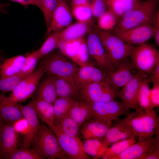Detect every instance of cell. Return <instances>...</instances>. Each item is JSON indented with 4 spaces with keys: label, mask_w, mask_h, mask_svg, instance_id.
I'll return each instance as SVG.
<instances>
[{
    "label": "cell",
    "mask_w": 159,
    "mask_h": 159,
    "mask_svg": "<svg viewBox=\"0 0 159 159\" xmlns=\"http://www.w3.org/2000/svg\"><path fill=\"white\" fill-rule=\"evenodd\" d=\"M125 115L124 118L116 120L117 122L130 131L138 139L153 138L156 128L159 125V116L154 109L135 110Z\"/></svg>",
    "instance_id": "6da1fadb"
},
{
    "label": "cell",
    "mask_w": 159,
    "mask_h": 159,
    "mask_svg": "<svg viewBox=\"0 0 159 159\" xmlns=\"http://www.w3.org/2000/svg\"><path fill=\"white\" fill-rule=\"evenodd\" d=\"M158 3L159 0L139 1L119 19L113 30L124 31L143 25H153Z\"/></svg>",
    "instance_id": "7a4b0ae2"
},
{
    "label": "cell",
    "mask_w": 159,
    "mask_h": 159,
    "mask_svg": "<svg viewBox=\"0 0 159 159\" xmlns=\"http://www.w3.org/2000/svg\"><path fill=\"white\" fill-rule=\"evenodd\" d=\"M52 132L49 127L41 124L32 140L31 148L44 159H68Z\"/></svg>",
    "instance_id": "3957f363"
},
{
    "label": "cell",
    "mask_w": 159,
    "mask_h": 159,
    "mask_svg": "<svg viewBox=\"0 0 159 159\" xmlns=\"http://www.w3.org/2000/svg\"><path fill=\"white\" fill-rule=\"evenodd\" d=\"M40 59L39 67L49 75L56 77L74 79L79 67L72 59L60 52H52Z\"/></svg>",
    "instance_id": "277c9868"
},
{
    "label": "cell",
    "mask_w": 159,
    "mask_h": 159,
    "mask_svg": "<svg viewBox=\"0 0 159 159\" xmlns=\"http://www.w3.org/2000/svg\"><path fill=\"white\" fill-rule=\"evenodd\" d=\"M45 72L41 67L24 77L10 95L6 97L0 106L2 107L25 101L30 98L36 90L40 81Z\"/></svg>",
    "instance_id": "5b68a950"
},
{
    "label": "cell",
    "mask_w": 159,
    "mask_h": 159,
    "mask_svg": "<svg viewBox=\"0 0 159 159\" xmlns=\"http://www.w3.org/2000/svg\"><path fill=\"white\" fill-rule=\"evenodd\" d=\"M133 69L150 75L159 62L158 51L153 46L145 43L134 46L129 57Z\"/></svg>",
    "instance_id": "8992f818"
},
{
    "label": "cell",
    "mask_w": 159,
    "mask_h": 159,
    "mask_svg": "<svg viewBox=\"0 0 159 159\" xmlns=\"http://www.w3.org/2000/svg\"><path fill=\"white\" fill-rule=\"evenodd\" d=\"M95 32L100 39L113 66L130 57L134 45L125 43L110 32L100 29Z\"/></svg>",
    "instance_id": "52a82bcc"
},
{
    "label": "cell",
    "mask_w": 159,
    "mask_h": 159,
    "mask_svg": "<svg viewBox=\"0 0 159 159\" xmlns=\"http://www.w3.org/2000/svg\"><path fill=\"white\" fill-rule=\"evenodd\" d=\"M118 90L107 81L93 83L79 90V100L90 104L112 101L118 95Z\"/></svg>",
    "instance_id": "ba28073f"
},
{
    "label": "cell",
    "mask_w": 159,
    "mask_h": 159,
    "mask_svg": "<svg viewBox=\"0 0 159 159\" xmlns=\"http://www.w3.org/2000/svg\"><path fill=\"white\" fill-rule=\"evenodd\" d=\"M92 112V119L108 123L116 120L125 115L130 108L123 102L114 100L90 104Z\"/></svg>",
    "instance_id": "9c48e42d"
},
{
    "label": "cell",
    "mask_w": 159,
    "mask_h": 159,
    "mask_svg": "<svg viewBox=\"0 0 159 159\" xmlns=\"http://www.w3.org/2000/svg\"><path fill=\"white\" fill-rule=\"evenodd\" d=\"M86 42L91 63L107 74L113 65L95 32L90 31Z\"/></svg>",
    "instance_id": "30bf717a"
},
{
    "label": "cell",
    "mask_w": 159,
    "mask_h": 159,
    "mask_svg": "<svg viewBox=\"0 0 159 159\" xmlns=\"http://www.w3.org/2000/svg\"><path fill=\"white\" fill-rule=\"evenodd\" d=\"M49 128L57 137L61 148L68 159L90 158V156L85 152L82 143L78 137L64 135L58 130L54 125Z\"/></svg>",
    "instance_id": "8fae6325"
},
{
    "label": "cell",
    "mask_w": 159,
    "mask_h": 159,
    "mask_svg": "<svg viewBox=\"0 0 159 159\" xmlns=\"http://www.w3.org/2000/svg\"><path fill=\"white\" fill-rule=\"evenodd\" d=\"M156 29L153 25H145L124 31L113 30L111 32L128 44L140 45L153 36Z\"/></svg>",
    "instance_id": "7c38bea8"
},
{
    "label": "cell",
    "mask_w": 159,
    "mask_h": 159,
    "mask_svg": "<svg viewBox=\"0 0 159 159\" xmlns=\"http://www.w3.org/2000/svg\"><path fill=\"white\" fill-rule=\"evenodd\" d=\"M133 68L129 57L114 65L107 74V81L118 90L123 87L132 79Z\"/></svg>",
    "instance_id": "4fadbf2b"
},
{
    "label": "cell",
    "mask_w": 159,
    "mask_h": 159,
    "mask_svg": "<svg viewBox=\"0 0 159 159\" xmlns=\"http://www.w3.org/2000/svg\"><path fill=\"white\" fill-rule=\"evenodd\" d=\"M107 74L91 63L79 67L74 80L80 90L90 84L107 81Z\"/></svg>",
    "instance_id": "5bb4252c"
},
{
    "label": "cell",
    "mask_w": 159,
    "mask_h": 159,
    "mask_svg": "<svg viewBox=\"0 0 159 159\" xmlns=\"http://www.w3.org/2000/svg\"><path fill=\"white\" fill-rule=\"evenodd\" d=\"M72 15L64 0H57L53 13L50 24L47 29L46 35L52 32L61 30L71 24Z\"/></svg>",
    "instance_id": "9a60e30c"
},
{
    "label": "cell",
    "mask_w": 159,
    "mask_h": 159,
    "mask_svg": "<svg viewBox=\"0 0 159 159\" xmlns=\"http://www.w3.org/2000/svg\"><path fill=\"white\" fill-rule=\"evenodd\" d=\"M136 71H133L132 78L123 87L119 92V96L130 109L139 110L142 109L140 106L138 99L140 83L142 78L146 74Z\"/></svg>",
    "instance_id": "2e32d148"
},
{
    "label": "cell",
    "mask_w": 159,
    "mask_h": 159,
    "mask_svg": "<svg viewBox=\"0 0 159 159\" xmlns=\"http://www.w3.org/2000/svg\"><path fill=\"white\" fill-rule=\"evenodd\" d=\"M22 111L24 117L27 121L28 128L25 137L21 141V148L29 149L31 148L32 140L41 124L31 101L23 106Z\"/></svg>",
    "instance_id": "e0dca14e"
},
{
    "label": "cell",
    "mask_w": 159,
    "mask_h": 159,
    "mask_svg": "<svg viewBox=\"0 0 159 159\" xmlns=\"http://www.w3.org/2000/svg\"><path fill=\"white\" fill-rule=\"evenodd\" d=\"M159 141V135L148 139H138L125 150L112 159H138L150 150L155 143Z\"/></svg>",
    "instance_id": "ac0fdd59"
},
{
    "label": "cell",
    "mask_w": 159,
    "mask_h": 159,
    "mask_svg": "<svg viewBox=\"0 0 159 159\" xmlns=\"http://www.w3.org/2000/svg\"><path fill=\"white\" fill-rule=\"evenodd\" d=\"M112 125V122L105 123L91 119L84 122L81 126V134L85 140L101 139L104 137Z\"/></svg>",
    "instance_id": "d6986e66"
},
{
    "label": "cell",
    "mask_w": 159,
    "mask_h": 159,
    "mask_svg": "<svg viewBox=\"0 0 159 159\" xmlns=\"http://www.w3.org/2000/svg\"><path fill=\"white\" fill-rule=\"evenodd\" d=\"M19 136L14 129L13 123L8 122L3 130L1 136L2 159L18 148L20 145Z\"/></svg>",
    "instance_id": "ffe728a7"
},
{
    "label": "cell",
    "mask_w": 159,
    "mask_h": 159,
    "mask_svg": "<svg viewBox=\"0 0 159 159\" xmlns=\"http://www.w3.org/2000/svg\"><path fill=\"white\" fill-rule=\"evenodd\" d=\"M53 76L58 97L79 100V90L73 78Z\"/></svg>",
    "instance_id": "44dd1931"
},
{
    "label": "cell",
    "mask_w": 159,
    "mask_h": 159,
    "mask_svg": "<svg viewBox=\"0 0 159 159\" xmlns=\"http://www.w3.org/2000/svg\"><path fill=\"white\" fill-rule=\"evenodd\" d=\"M137 137L121 124L117 122L108 130L101 139L108 147L115 143L130 138L137 139Z\"/></svg>",
    "instance_id": "7402d4cb"
},
{
    "label": "cell",
    "mask_w": 159,
    "mask_h": 159,
    "mask_svg": "<svg viewBox=\"0 0 159 159\" xmlns=\"http://www.w3.org/2000/svg\"><path fill=\"white\" fill-rule=\"evenodd\" d=\"M36 90L37 98L52 104L58 97L53 77L51 75L39 82Z\"/></svg>",
    "instance_id": "603a6c76"
},
{
    "label": "cell",
    "mask_w": 159,
    "mask_h": 159,
    "mask_svg": "<svg viewBox=\"0 0 159 159\" xmlns=\"http://www.w3.org/2000/svg\"><path fill=\"white\" fill-rule=\"evenodd\" d=\"M31 102L38 117L49 127L54 125L55 115L53 104L37 98Z\"/></svg>",
    "instance_id": "cb8c5ba5"
},
{
    "label": "cell",
    "mask_w": 159,
    "mask_h": 159,
    "mask_svg": "<svg viewBox=\"0 0 159 159\" xmlns=\"http://www.w3.org/2000/svg\"><path fill=\"white\" fill-rule=\"evenodd\" d=\"M54 123L55 127L62 134L78 137L80 127L76 122L68 115L55 117Z\"/></svg>",
    "instance_id": "d4e9b609"
},
{
    "label": "cell",
    "mask_w": 159,
    "mask_h": 159,
    "mask_svg": "<svg viewBox=\"0 0 159 159\" xmlns=\"http://www.w3.org/2000/svg\"><path fill=\"white\" fill-rule=\"evenodd\" d=\"M90 30L89 24L77 21L59 31L61 40L68 41L83 38Z\"/></svg>",
    "instance_id": "484cf974"
},
{
    "label": "cell",
    "mask_w": 159,
    "mask_h": 159,
    "mask_svg": "<svg viewBox=\"0 0 159 159\" xmlns=\"http://www.w3.org/2000/svg\"><path fill=\"white\" fill-rule=\"evenodd\" d=\"M68 115L77 123L79 127L86 121L92 119V112L90 104L77 100Z\"/></svg>",
    "instance_id": "4316f807"
},
{
    "label": "cell",
    "mask_w": 159,
    "mask_h": 159,
    "mask_svg": "<svg viewBox=\"0 0 159 159\" xmlns=\"http://www.w3.org/2000/svg\"><path fill=\"white\" fill-rule=\"evenodd\" d=\"M25 58V57L19 55L5 59L1 66L0 78H4L19 73L23 66Z\"/></svg>",
    "instance_id": "83f0119b"
},
{
    "label": "cell",
    "mask_w": 159,
    "mask_h": 159,
    "mask_svg": "<svg viewBox=\"0 0 159 159\" xmlns=\"http://www.w3.org/2000/svg\"><path fill=\"white\" fill-rule=\"evenodd\" d=\"M150 82L149 77L145 75L141 79L139 84L138 99L140 108L145 110H150L154 109L150 97V88L149 83Z\"/></svg>",
    "instance_id": "f1b7e54d"
},
{
    "label": "cell",
    "mask_w": 159,
    "mask_h": 159,
    "mask_svg": "<svg viewBox=\"0 0 159 159\" xmlns=\"http://www.w3.org/2000/svg\"><path fill=\"white\" fill-rule=\"evenodd\" d=\"M82 143L85 152L94 159L101 158L108 147L101 139H99L85 140Z\"/></svg>",
    "instance_id": "f546056e"
},
{
    "label": "cell",
    "mask_w": 159,
    "mask_h": 159,
    "mask_svg": "<svg viewBox=\"0 0 159 159\" xmlns=\"http://www.w3.org/2000/svg\"><path fill=\"white\" fill-rule=\"evenodd\" d=\"M59 31L53 32L47 36L46 40L41 47L35 51L39 60L58 48L61 41Z\"/></svg>",
    "instance_id": "4dcf8cb0"
},
{
    "label": "cell",
    "mask_w": 159,
    "mask_h": 159,
    "mask_svg": "<svg viewBox=\"0 0 159 159\" xmlns=\"http://www.w3.org/2000/svg\"><path fill=\"white\" fill-rule=\"evenodd\" d=\"M22 107L19 102L3 106L0 108V116L9 122L13 123L24 117Z\"/></svg>",
    "instance_id": "1f68e13d"
},
{
    "label": "cell",
    "mask_w": 159,
    "mask_h": 159,
    "mask_svg": "<svg viewBox=\"0 0 159 159\" xmlns=\"http://www.w3.org/2000/svg\"><path fill=\"white\" fill-rule=\"evenodd\" d=\"M136 141L135 139L130 138L114 143L107 148L101 158L112 159L114 157L123 152Z\"/></svg>",
    "instance_id": "d6a6232c"
},
{
    "label": "cell",
    "mask_w": 159,
    "mask_h": 159,
    "mask_svg": "<svg viewBox=\"0 0 159 159\" xmlns=\"http://www.w3.org/2000/svg\"><path fill=\"white\" fill-rule=\"evenodd\" d=\"M71 12L77 21L88 24L92 21L93 17L90 2L71 8Z\"/></svg>",
    "instance_id": "836d02e7"
},
{
    "label": "cell",
    "mask_w": 159,
    "mask_h": 159,
    "mask_svg": "<svg viewBox=\"0 0 159 159\" xmlns=\"http://www.w3.org/2000/svg\"><path fill=\"white\" fill-rule=\"evenodd\" d=\"M119 19L112 11L108 9L97 19L98 27L100 30L111 32L117 24Z\"/></svg>",
    "instance_id": "e575fe53"
},
{
    "label": "cell",
    "mask_w": 159,
    "mask_h": 159,
    "mask_svg": "<svg viewBox=\"0 0 159 159\" xmlns=\"http://www.w3.org/2000/svg\"><path fill=\"white\" fill-rule=\"evenodd\" d=\"M67 97H58L53 103L55 117L68 114L76 101Z\"/></svg>",
    "instance_id": "d590c367"
},
{
    "label": "cell",
    "mask_w": 159,
    "mask_h": 159,
    "mask_svg": "<svg viewBox=\"0 0 159 159\" xmlns=\"http://www.w3.org/2000/svg\"><path fill=\"white\" fill-rule=\"evenodd\" d=\"M5 159H44L32 148H18L4 157Z\"/></svg>",
    "instance_id": "8d00e7d4"
},
{
    "label": "cell",
    "mask_w": 159,
    "mask_h": 159,
    "mask_svg": "<svg viewBox=\"0 0 159 159\" xmlns=\"http://www.w3.org/2000/svg\"><path fill=\"white\" fill-rule=\"evenodd\" d=\"M40 1L39 9L42 13L47 29L50 24L52 16L56 6L57 0H40Z\"/></svg>",
    "instance_id": "74e56055"
},
{
    "label": "cell",
    "mask_w": 159,
    "mask_h": 159,
    "mask_svg": "<svg viewBox=\"0 0 159 159\" xmlns=\"http://www.w3.org/2000/svg\"><path fill=\"white\" fill-rule=\"evenodd\" d=\"M25 76L20 73L4 78H0V91L3 93L12 92Z\"/></svg>",
    "instance_id": "f35d334b"
},
{
    "label": "cell",
    "mask_w": 159,
    "mask_h": 159,
    "mask_svg": "<svg viewBox=\"0 0 159 159\" xmlns=\"http://www.w3.org/2000/svg\"><path fill=\"white\" fill-rule=\"evenodd\" d=\"M39 60L35 51L30 54L26 57L23 66L19 73L25 76L32 73Z\"/></svg>",
    "instance_id": "ab89813d"
},
{
    "label": "cell",
    "mask_w": 159,
    "mask_h": 159,
    "mask_svg": "<svg viewBox=\"0 0 159 159\" xmlns=\"http://www.w3.org/2000/svg\"><path fill=\"white\" fill-rule=\"evenodd\" d=\"M93 17L98 19L108 9L107 0H90Z\"/></svg>",
    "instance_id": "60d3db41"
},
{
    "label": "cell",
    "mask_w": 159,
    "mask_h": 159,
    "mask_svg": "<svg viewBox=\"0 0 159 159\" xmlns=\"http://www.w3.org/2000/svg\"><path fill=\"white\" fill-rule=\"evenodd\" d=\"M13 125L21 137L22 141L25 137L28 130V124L26 120L24 117L13 122Z\"/></svg>",
    "instance_id": "b9f144b4"
},
{
    "label": "cell",
    "mask_w": 159,
    "mask_h": 159,
    "mask_svg": "<svg viewBox=\"0 0 159 159\" xmlns=\"http://www.w3.org/2000/svg\"><path fill=\"white\" fill-rule=\"evenodd\" d=\"M159 141H157L149 151L145 153L138 159H159Z\"/></svg>",
    "instance_id": "7bdbcfd3"
},
{
    "label": "cell",
    "mask_w": 159,
    "mask_h": 159,
    "mask_svg": "<svg viewBox=\"0 0 159 159\" xmlns=\"http://www.w3.org/2000/svg\"><path fill=\"white\" fill-rule=\"evenodd\" d=\"M153 88L150 89L151 101L154 108L159 106V84H153Z\"/></svg>",
    "instance_id": "ee69618b"
},
{
    "label": "cell",
    "mask_w": 159,
    "mask_h": 159,
    "mask_svg": "<svg viewBox=\"0 0 159 159\" xmlns=\"http://www.w3.org/2000/svg\"><path fill=\"white\" fill-rule=\"evenodd\" d=\"M149 77L150 82L153 84H159V62L156 65Z\"/></svg>",
    "instance_id": "f6af8a7d"
},
{
    "label": "cell",
    "mask_w": 159,
    "mask_h": 159,
    "mask_svg": "<svg viewBox=\"0 0 159 159\" xmlns=\"http://www.w3.org/2000/svg\"><path fill=\"white\" fill-rule=\"evenodd\" d=\"M20 4L24 6L30 5H35L40 8L41 5L40 0H9Z\"/></svg>",
    "instance_id": "bcb514c9"
},
{
    "label": "cell",
    "mask_w": 159,
    "mask_h": 159,
    "mask_svg": "<svg viewBox=\"0 0 159 159\" xmlns=\"http://www.w3.org/2000/svg\"><path fill=\"white\" fill-rule=\"evenodd\" d=\"M9 122L8 121L5 120L0 116V159H2L1 152V136L3 129L4 127Z\"/></svg>",
    "instance_id": "7dc6e473"
},
{
    "label": "cell",
    "mask_w": 159,
    "mask_h": 159,
    "mask_svg": "<svg viewBox=\"0 0 159 159\" xmlns=\"http://www.w3.org/2000/svg\"><path fill=\"white\" fill-rule=\"evenodd\" d=\"M10 6L9 3H4L0 2V13L2 14H8L7 9Z\"/></svg>",
    "instance_id": "c3c4849f"
},
{
    "label": "cell",
    "mask_w": 159,
    "mask_h": 159,
    "mask_svg": "<svg viewBox=\"0 0 159 159\" xmlns=\"http://www.w3.org/2000/svg\"><path fill=\"white\" fill-rule=\"evenodd\" d=\"M90 0H72L71 3V7L87 4L89 3Z\"/></svg>",
    "instance_id": "681fc988"
},
{
    "label": "cell",
    "mask_w": 159,
    "mask_h": 159,
    "mask_svg": "<svg viewBox=\"0 0 159 159\" xmlns=\"http://www.w3.org/2000/svg\"><path fill=\"white\" fill-rule=\"evenodd\" d=\"M157 45L159 46V28H156L153 36Z\"/></svg>",
    "instance_id": "f907efd6"
},
{
    "label": "cell",
    "mask_w": 159,
    "mask_h": 159,
    "mask_svg": "<svg viewBox=\"0 0 159 159\" xmlns=\"http://www.w3.org/2000/svg\"><path fill=\"white\" fill-rule=\"evenodd\" d=\"M5 59L4 56L1 51H0V71L1 66L3 61Z\"/></svg>",
    "instance_id": "816d5d0a"
},
{
    "label": "cell",
    "mask_w": 159,
    "mask_h": 159,
    "mask_svg": "<svg viewBox=\"0 0 159 159\" xmlns=\"http://www.w3.org/2000/svg\"><path fill=\"white\" fill-rule=\"evenodd\" d=\"M6 97L3 94L0 93V106Z\"/></svg>",
    "instance_id": "f5cc1de1"
},
{
    "label": "cell",
    "mask_w": 159,
    "mask_h": 159,
    "mask_svg": "<svg viewBox=\"0 0 159 159\" xmlns=\"http://www.w3.org/2000/svg\"><path fill=\"white\" fill-rule=\"evenodd\" d=\"M123 1L131 2L133 3H136L140 0H122Z\"/></svg>",
    "instance_id": "db71d44e"
},
{
    "label": "cell",
    "mask_w": 159,
    "mask_h": 159,
    "mask_svg": "<svg viewBox=\"0 0 159 159\" xmlns=\"http://www.w3.org/2000/svg\"><path fill=\"white\" fill-rule=\"evenodd\" d=\"M66 2V1H67L68 0H64Z\"/></svg>",
    "instance_id": "11a10c76"
}]
</instances>
